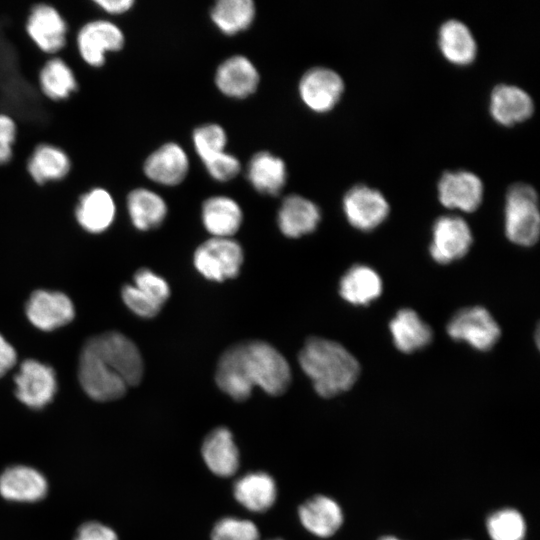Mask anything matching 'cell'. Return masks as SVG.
<instances>
[{
	"mask_svg": "<svg viewBox=\"0 0 540 540\" xmlns=\"http://www.w3.org/2000/svg\"><path fill=\"white\" fill-rule=\"evenodd\" d=\"M215 380L233 400L245 401L256 386L269 395H282L290 386L291 371L276 348L264 341L250 340L229 347L221 355Z\"/></svg>",
	"mask_w": 540,
	"mask_h": 540,
	"instance_id": "6da1fadb",
	"label": "cell"
},
{
	"mask_svg": "<svg viewBox=\"0 0 540 540\" xmlns=\"http://www.w3.org/2000/svg\"><path fill=\"white\" fill-rule=\"evenodd\" d=\"M298 360L316 393L324 398L349 390L360 374L357 359L345 347L320 337L307 339Z\"/></svg>",
	"mask_w": 540,
	"mask_h": 540,
	"instance_id": "7a4b0ae2",
	"label": "cell"
},
{
	"mask_svg": "<svg viewBox=\"0 0 540 540\" xmlns=\"http://www.w3.org/2000/svg\"><path fill=\"white\" fill-rule=\"evenodd\" d=\"M74 44L85 65L100 68L106 63L108 55L117 54L124 49L126 36L117 22L103 17L96 7V15L76 29Z\"/></svg>",
	"mask_w": 540,
	"mask_h": 540,
	"instance_id": "3957f363",
	"label": "cell"
},
{
	"mask_svg": "<svg viewBox=\"0 0 540 540\" xmlns=\"http://www.w3.org/2000/svg\"><path fill=\"white\" fill-rule=\"evenodd\" d=\"M504 227L507 238L519 246H532L539 238L540 214L536 190L526 183L511 185L506 194Z\"/></svg>",
	"mask_w": 540,
	"mask_h": 540,
	"instance_id": "277c9868",
	"label": "cell"
},
{
	"mask_svg": "<svg viewBox=\"0 0 540 540\" xmlns=\"http://www.w3.org/2000/svg\"><path fill=\"white\" fill-rule=\"evenodd\" d=\"M24 30L31 43L45 56L58 55L68 42L69 26L51 2H31Z\"/></svg>",
	"mask_w": 540,
	"mask_h": 540,
	"instance_id": "5b68a950",
	"label": "cell"
},
{
	"mask_svg": "<svg viewBox=\"0 0 540 540\" xmlns=\"http://www.w3.org/2000/svg\"><path fill=\"white\" fill-rule=\"evenodd\" d=\"M87 343L128 387L141 382L143 360L139 349L127 336L110 331L90 338Z\"/></svg>",
	"mask_w": 540,
	"mask_h": 540,
	"instance_id": "8992f818",
	"label": "cell"
},
{
	"mask_svg": "<svg viewBox=\"0 0 540 540\" xmlns=\"http://www.w3.org/2000/svg\"><path fill=\"white\" fill-rule=\"evenodd\" d=\"M243 259V250L237 241L212 237L197 247L193 263L206 279L222 282L239 274Z\"/></svg>",
	"mask_w": 540,
	"mask_h": 540,
	"instance_id": "52a82bcc",
	"label": "cell"
},
{
	"mask_svg": "<svg viewBox=\"0 0 540 540\" xmlns=\"http://www.w3.org/2000/svg\"><path fill=\"white\" fill-rule=\"evenodd\" d=\"M78 376L86 394L100 402L121 398L128 387L87 342L80 354Z\"/></svg>",
	"mask_w": 540,
	"mask_h": 540,
	"instance_id": "ba28073f",
	"label": "cell"
},
{
	"mask_svg": "<svg viewBox=\"0 0 540 540\" xmlns=\"http://www.w3.org/2000/svg\"><path fill=\"white\" fill-rule=\"evenodd\" d=\"M447 333L452 339L466 342L476 350L488 351L499 340L501 330L485 308L475 306L458 311L449 321Z\"/></svg>",
	"mask_w": 540,
	"mask_h": 540,
	"instance_id": "9c48e42d",
	"label": "cell"
},
{
	"mask_svg": "<svg viewBox=\"0 0 540 540\" xmlns=\"http://www.w3.org/2000/svg\"><path fill=\"white\" fill-rule=\"evenodd\" d=\"M344 215L354 228L371 231L382 224L389 214V204L377 189L365 184L351 187L343 197Z\"/></svg>",
	"mask_w": 540,
	"mask_h": 540,
	"instance_id": "30bf717a",
	"label": "cell"
},
{
	"mask_svg": "<svg viewBox=\"0 0 540 540\" xmlns=\"http://www.w3.org/2000/svg\"><path fill=\"white\" fill-rule=\"evenodd\" d=\"M14 380L16 397L32 409L44 408L53 400L57 390L54 369L34 359L22 362Z\"/></svg>",
	"mask_w": 540,
	"mask_h": 540,
	"instance_id": "8fae6325",
	"label": "cell"
},
{
	"mask_svg": "<svg viewBox=\"0 0 540 540\" xmlns=\"http://www.w3.org/2000/svg\"><path fill=\"white\" fill-rule=\"evenodd\" d=\"M298 91L307 108L316 113H327L340 101L344 82L336 71L318 66L302 75Z\"/></svg>",
	"mask_w": 540,
	"mask_h": 540,
	"instance_id": "7c38bea8",
	"label": "cell"
},
{
	"mask_svg": "<svg viewBox=\"0 0 540 540\" xmlns=\"http://www.w3.org/2000/svg\"><path fill=\"white\" fill-rule=\"evenodd\" d=\"M473 238L467 222L458 216L439 217L432 228L429 252L439 264H448L464 257Z\"/></svg>",
	"mask_w": 540,
	"mask_h": 540,
	"instance_id": "4fadbf2b",
	"label": "cell"
},
{
	"mask_svg": "<svg viewBox=\"0 0 540 540\" xmlns=\"http://www.w3.org/2000/svg\"><path fill=\"white\" fill-rule=\"evenodd\" d=\"M437 191L443 206L473 212L483 200L484 186L481 179L470 171H446L438 181Z\"/></svg>",
	"mask_w": 540,
	"mask_h": 540,
	"instance_id": "5bb4252c",
	"label": "cell"
},
{
	"mask_svg": "<svg viewBox=\"0 0 540 540\" xmlns=\"http://www.w3.org/2000/svg\"><path fill=\"white\" fill-rule=\"evenodd\" d=\"M117 205L111 191L93 186L82 192L74 205V217L78 225L88 233L100 234L114 222Z\"/></svg>",
	"mask_w": 540,
	"mask_h": 540,
	"instance_id": "9a60e30c",
	"label": "cell"
},
{
	"mask_svg": "<svg viewBox=\"0 0 540 540\" xmlns=\"http://www.w3.org/2000/svg\"><path fill=\"white\" fill-rule=\"evenodd\" d=\"M26 315L36 328L52 331L71 322L75 309L70 298L62 292L36 290L27 302Z\"/></svg>",
	"mask_w": 540,
	"mask_h": 540,
	"instance_id": "2e32d148",
	"label": "cell"
},
{
	"mask_svg": "<svg viewBox=\"0 0 540 540\" xmlns=\"http://www.w3.org/2000/svg\"><path fill=\"white\" fill-rule=\"evenodd\" d=\"M142 171L145 177L154 183L175 186L186 178L189 159L180 145L174 142L165 143L145 158Z\"/></svg>",
	"mask_w": 540,
	"mask_h": 540,
	"instance_id": "e0dca14e",
	"label": "cell"
},
{
	"mask_svg": "<svg viewBox=\"0 0 540 540\" xmlns=\"http://www.w3.org/2000/svg\"><path fill=\"white\" fill-rule=\"evenodd\" d=\"M31 180L38 186L58 183L68 177L72 163L69 155L61 147L39 142L34 145L25 163Z\"/></svg>",
	"mask_w": 540,
	"mask_h": 540,
	"instance_id": "ac0fdd59",
	"label": "cell"
},
{
	"mask_svg": "<svg viewBox=\"0 0 540 540\" xmlns=\"http://www.w3.org/2000/svg\"><path fill=\"white\" fill-rule=\"evenodd\" d=\"M214 79L216 87L222 94L235 99H244L257 90L260 75L249 58L233 55L220 63Z\"/></svg>",
	"mask_w": 540,
	"mask_h": 540,
	"instance_id": "d6986e66",
	"label": "cell"
},
{
	"mask_svg": "<svg viewBox=\"0 0 540 540\" xmlns=\"http://www.w3.org/2000/svg\"><path fill=\"white\" fill-rule=\"evenodd\" d=\"M201 456L210 472L218 477H231L240 467L238 446L226 427H217L206 435L201 445Z\"/></svg>",
	"mask_w": 540,
	"mask_h": 540,
	"instance_id": "ffe728a7",
	"label": "cell"
},
{
	"mask_svg": "<svg viewBox=\"0 0 540 540\" xmlns=\"http://www.w3.org/2000/svg\"><path fill=\"white\" fill-rule=\"evenodd\" d=\"M47 490L44 475L30 466H10L0 475V495L9 501L36 502L45 497Z\"/></svg>",
	"mask_w": 540,
	"mask_h": 540,
	"instance_id": "44dd1931",
	"label": "cell"
},
{
	"mask_svg": "<svg viewBox=\"0 0 540 540\" xmlns=\"http://www.w3.org/2000/svg\"><path fill=\"white\" fill-rule=\"evenodd\" d=\"M235 500L253 513L268 511L276 502L278 488L275 479L264 471L243 474L233 484Z\"/></svg>",
	"mask_w": 540,
	"mask_h": 540,
	"instance_id": "7402d4cb",
	"label": "cell"
},
{
	"mask_svg": "<svg viewBox=\"0 0 540 540\" xmlns=\"http://www.w3.org/2000/svg\"><path fill=\"white\" fill-rule=\"evenodd\" d=\"M301 525L312 535L320 538L333 536L344 521L340 505L326 495H315L298 508Z\"/></svg>",
	"mask_w": 540,
	"mask_h": 540,
	"instance_id": "603a6c76",
	"label": "cell"
},
{
	"mask_svg": "<svg viewBox=\"0 0 540 540\" xmlns=\"http://www.w3.org/2000/svg\"><path fill=\"white\" fill-rule=\"evenodd\" d=\"M489 111L503 126H513L529 119L534 112L531 96L520 87L499 84L491 92Z\"/></svg>",
	"mask_w": 540,
	"mask_h": 540,
	"instance_id": "cb8c5ba5",
	"label": "cell"
},
{
	"mask_svg": "<svg viewBox=\"0 0 540 540\" xmlns=\"http://www.w3.org/2000/svg\"><path fill=\"white\" fill-rule=\"evenodd\" d=\"M321 219L319 207L311 200L297 195L285 197L277 213V223L282 234L298 238L312 233Z\"/></svg>",
	"mask_w": 540,
	"mask_h": 540,
	"instance_id": "d4e9b609",
	"label": "cell"
},
{
	"mask_svg": "<svg viewBox=\"0 0 540 540\" xmlns=\"http://www.w3.org/2000/svg\"><path fill=\"white\" fill-rule=\"evenodd\" d=\"M37 86L45 99L61 102L78 90V81L72 67L60 55H54L40 66Z\"/></svg>",
	"mask_w": 540,
	"mask_h": 540,
	"instance_id": "484cf974",
	"label": "cell"
},
{
	"mask_svg": "<svg viewBox=\"0 0 540 540\" xmlns=\"http://www.w3.org/2000/svg\"><path fill=\"white\" fill-rule=\"evenodd\" d=\"M438 47L443 57L458 66L471 64L477 55L476 40L466 24L450 19L438 31Z\"/></svg>",
	"mask_w": 540,
	"mask_h": 540,
	"instance_id": "4316f807",
	"label": "cell"
},
{
	"mask_svg": "<svg viewBox=\"0 0 540 540\" xmlns=\"http://www.w3.org/2000/svg\"><path fill=\"white\" fill-rule=\"evenodd\" d=\"M205 229L213 237L230 238L240 228L243 213L239 204L228 196H212L203 202L201 209Z\"/></svg>",
	"mask_w": 540,
	"mask_h": 540,
	"instance_id": "83f0119b",
	"label": "cell"
},
{
	"mask_svg": "<svg viewBox=\"0 0 540 540\" xmlns=\"http://www.w3.org/2000/svg\"><path fill=\"white\" fill-rule=\"evenodd\" d=\"M126 209L131 223L140 231L159 227L167 215L165 200L146 187H136L128 192Z\"/></svg>",
	"mask_w": 540,
	"mask_h": 540,
	"instance_id": "f1b7e54d",
	"label": "cell"
},
{
	"mask_svg": "<svg viewBox=\"0 0 540 540\" xmlns=\"http://www.w3.org/2000/svg\"><path fill=\"white\" fill-rule=\"evenodd\" d=\"M247 178L257 192L276 196L286 184V164L269 151L257 152L248 163Z\"/></svg>",
	"mask_w": 540,
	"mask_h": 540,
	"instance_id": "f546056e",
	"label": "cell"
},
{
	"mask_svg": "<svg viewBox=\"0 0 540 540\" xmlns=\"http://www.w3.org/2000/svg\"><path fill=\"white\" fill-rule=\"evenodd\" d=\"M395 347L403 353H413L430 344L433 334L412 309H402L389 323Z\"/></svg>",
	"mask_w": 540,
	"mask_h": 540,
	"instance_id": "4dcf8cb0",
	"label": "cell"
},
{
	"mask_svg": "<svg viewBox=\"0 0 540 540\" xmlns=\"http://www.w3.org/2000/svg\"><path fill=\"white\" fill-rule=\"evenodd\" d=\"M382 292V280L378 273L366 265H354L341 278L340 296L353 305H368Z\"/></svg>",
	"mask_w": 540,
	"mask_h": 540,
	"instance_id": "1f68e13d",
	"label": "cell"
},
{
	"mask_svg": "<svg viewBox=\"0 0 540 540\" xmlns=\"http://www.w3.org/2000/svg\"><path fill=\"white\" fill-rule=\"evenodd\" d=\"M256 7L252 0H219L210 13L215 26L226 35L248 29L254 21Z\"/></svg>",
	"mask_w": 540,
	"mask_h": 540,
	"instance_id": "d6a6232c",
	"label": "cell"
},
{
	"mask_svg": "<svg viewBox=\"0 0 540 540\" xmlns=\"http://www.w3.org/2000/svg\"><path fill=\"white\" fill-rule=\"evenodd\" d=\"M491 540H524L526 523L516 509L504 508L492 513L486 522Z\"/></svg>",
	"mask_w": 540,
	"mask_h": 540,
	"instance_id": "836d02e7",
	"label": "cell"
},
{
	"mask_svg": "<svg viewBox=\"0 0 540 540\" xmlns=\"http://www.w3.org/2000/svg\"><path fill=\"white\" fill-rule=\"evenodd\" d=\"M192 141L196 153L203 162L225 151L227 134L219 124L206 123L194 129Z\"/></svg>",
	"mask_w": 540,
	"mask_h": 540,
	"instance_id": "e575fe53",
	"label": "cell"
},
{
	"mask_svg": "<svg viewBox=\"0 0 540 540\" xmlns=\"http://www.w3.org/2000/svg\"><path fill=\"white\" fill-rule=\"evenodd\" d=\"M257 525L249 519L226 516L219 519L211 531V540H259Z\"/></svg>",
	"mask_w": 540,
	"mask_h": 540,
	"instance_id": "d590c367",
	"label": "cell"
},
{
	"mask_svg": "<svg viewBox=\"0 0 540 540\" xmlns=\"http://www.w3.org/2000/svg\"><path fill=\"white\" fill-rule=\"evenodd\" d=\"M134 286L162 306L170 296L166 280L148 268H141L135 273Z\"/></svg>",
	"mask_w": 540,
	"mask_h": 540,
	"instance_id": "8d00e7d4",
	"label": "cell"
},
{
	"mask_svg": "<svg viewBox=\"0 0 540 540\" xmlns=\"http://www.w3.org/2000/svg\"><path fill=\"white\" fill-rule=\"evenodd\" d=\"M203 164L208 174L219 182L232 180L241 170L239 159L226 151L203 161Z\"/></svg>",
	"mask_w": 540,
	"mask_h": 540,
	"instance_id": "74e56055",
	"label": "cell"
},
{
	"mask_svg": "<svg viewBox=\"0 0 540 540\" xmlns=\"http://www.w3.org/2000/svg\"><path fill=\"white\" fill-rule=\"evenodd\" d=\"M122 299L126 306L136 315L143 318L156 316L162 305L144 294L134 285H125L121 292Z\"/></svg>",
	"mask_w": 540,
	"mask_h": 540,
	"instance_id": "f35d334b",
	"label": "cell"
},
{
	"mask_svg": "<svg viewBox=\"0 0 540 540\" xmlns=\"http://www.w3.org/2000/svg\"><path fill=\"white\" fill-rule=\"evenodd\" d=\"M18 126L14 118L0 112V166L8 164L14 156Z\"/></svg>",
	"mask_w": 540,
	"mask_h": 540,
	"instance_id": "ab89813d",
	"label": "cell"
},
{
	"mask_svg": "<svg viewBox=\"0 0 540 540\" xmlns=\"http://www.w3.org/2000/svg\"><path fill=\"white\" fill-rule=\"evenodd\" d=\"M75 540H118V537L110 527L97 521H89L78 528Z\"/></svg>",
	"mask_w": 540,
	"mask_h": 540,
	"instance_id": "60d3db41",
	"label": "cell"
},
{
	"mask_svg": "<svg viewBox=\"0 0 540 540\" xmlns=\"http://www.w3.org/2000/svg\"><path fill=\"white\" fill-rule=\"evenodd\" d=\"M103 17L116 19L130 13L135 5V0H92Z\"/></svg>",
	"mask_w": 540,
	"mask_h": 540,
	"instance_id": "b9f144b4",
	"label": "cell"
},
{
	"mask_svg": "<svg viewBox=\"0 0 540 540\" xmlns=\"http://www.w3.org/2000/svg\"><path fill=\"white\" fill-rule=\"evenodd\" d=\"M16 360L15 349L0 334V377L4 376L15 365Z\"/></svg>",
	"mask_w": 540,
	"mask_h": 540,
	"instance_id": "7bdbcfd3",
	"label": "cell"
},
{
	"mask_svg": "<svg viewBox=\"0 0 540 540\" xmlns=\"http://www.w3.org/2000/svg\"><path fill=\"white\" fill-rule=\"evenodd\" d=\"M379 540H400V539H398V538L395 537V536H390V535H389V536H383V537H381Z\"/></svg>",
	"mask_w": 540,
	"mask_h": 540,
	"instance_id": "ee69618b",
	"label": "cell"
},
{
	"mask_svg": "<svg viewBox=\"0 0 540 540\" xmlns=\"http://www.w3.org/2000/svg\"><path fill=\"white\" fill-rule=\"evenodd\" d=\"M271 540H283V539H280V538H277V539H276V538H275V539H271Z\"/></svg>",
	"mask_w": 540,
	"mask_h": 540,
	"instance_id": "f6af8a7d",
	"label": "cell"
}]
</instances>
